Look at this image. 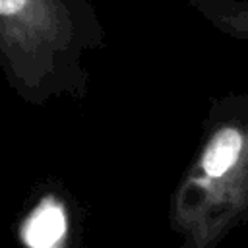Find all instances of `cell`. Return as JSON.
<instances>
[{
    "mask_svg": "<svg viewBox=\"0 0 248 248\" xmlns=\"http://www.w3.org/2000/svg\"><path fill=\"white\" fill-rule=\"evenodd\" d=\"M103 46L107 33L91 0H0V68L27 105L83 99V56Z\"/></svg>",
    "mask_w": 248,
    "mask_h": 248,
    "instance_id": "1",
    "label": "cell"
},
{
    "mask_svg": "<svg viewBox=\"0 0 248 248\" xmlns=\"http://www.w3.org/2000/svg\"><path fill=\"white\" fill-rule=\"evenodd\" d=\"M248 225V91L215 97L169 203V248H217Z\"/></svg>",
    "mask_w": 248,
    "mask_h": 248,
    "instance_id": "2",
    "label": "cell"
},
{
    "mask_svg": "<svg viewBox=\"0 0 248 248\" xmlns=\"http://www.w3.org/2000/svg\"><path fill=\"white\" fill-rule=\"evenodd\" d=\"M23 248H83L78 202L58 180L41 182L16 227Z\"/></svg>",
    "mask_w": 248,
    "mask_h": 248,
    "instance_id": "3",
    "label": "cell"
},
{
    "mask_svg": "<svg viewBox=\"0 0 248 248\" xmlns=\"http://www.w3.org/2000/svg\"><path fill=\"white\" fill-rule=\"evenodd\" d=\"M217 31L248 43V0H186Z\"/></svg>",
    "mask_w": 248,
    "mask_h": 248,
    "instance_id": "4",
    "label": "cell"
}]
</instances>
